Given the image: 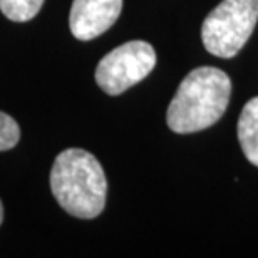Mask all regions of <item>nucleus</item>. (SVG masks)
<instances>
[{
	"label": "nucleus",
	"mask_w": 258,
	"mask_h": 258,
	"mask_svg": "<svg viewBox=\"0 0 258 258\" xmlns=\"http://www.w3.org/2000/svg\"><path fill=\"white\" fill-rule=\"evenodd\" d=\"M2 220H4V206H2V201H0V225H2Z\"/></svg>",
	"instance_id": "nucleus-9"
},
{
	"label": "nucleus",
	"mask_w": 258,
	"mask_h": 258,
	"mask_svg": "<svg viewBox=\"0 0 258 258\" xmlns=\"http://www.w3.org/2000/svg\"><path fill=\"white\" fill-rule=\"evenodd\" d=\"M44 0H0V10L14 22H27L39 14Z\"/></svg>",
	"instance_id": "nucleus-7"
},
{
	"label": "nucleus",
	"mask_w": 258,
	"mask_h": 258,
	"mask_svg": "<svg viewBox=\"0 0 258 258\" xmlns=\"http://www.w3.org/2000/svg\"><path fill=\"white\" fill-rule=\"evenodd\" d=\"M20 139V127L14 117L0 112V151L12 149Z\"/></svg>",
	"instance_id": "nucleus-8"
},
{
	"label": "nucleus",
	"mask_w": 258,
	"mask_h": 258,
	"mask_svg": "<svg viewBox=\"0 0 258 258\" xmlns=\"http://www.w3.org/2000/svg\"><path fill=\"white\" fill-rule=\"evenodd\" d=\"M122 10V0H74L69 27L76 39L91 40L104 34Z\"/></svg>",
	"instance_id": "nucleus-5"
},
{
	"label": "nucleus",
	"mask_w": 258,
	"mask_h": 258,
	"mask_svg": "<svg viewBox=\"0 0 258 258\" xmlns=\"http://www.w3.org/2000/svg\"><path fill=\"white\" fill-rule=\"evenodd\" d=\"M156 66V52L144 40H131L111 50L96 69V82L106 94L117 96L141 82Z\"/></svg>",
	"instance_id": "nucleus-4"
},
{
	"label": "nucleus",
	"mask_w": 258,
	"mask_h": 258,
	"mask_svg": "<svg viewBox=\"0 0 258 258\" xmlns=\"http://www.w3.org/2000/svg\"><path fill=\"white\" fill-rule=\"evenodd\" d=\"M50 189L57 203L76 218H96L106 206L104 169L84 149L71 148L55 158L50 171Z\"/></svg>",
	"instance_id": "nucleus-2"
},
{
	"label": "nucleus",
	"mask_w": 258,
	"mask_h": 258,
	"mask_svg": "<svg viewBox=\"0 0 258 258\" xmlns=\"http://www.w3.org/2000/svg\"><path fill=\"white\" fill-rule=\"evenodd\" d=\"M238 141L245 158L258 166V97L245 104L238 119Z\"/></svg>",
	"instance_id": "nucleus-6"
},
{
	"label": "nucleus",
	"mask_w": 258,
	"mask_h": 258,
	"mask_svg": "<svg viewBox=\"0 0 258 258\" xmlns=\"http://www.w3.org/2000/svg\"><path fill=\"white\" fill-rule=\"evenodd\" d=\"M258 22V0H223L205 19L201 40L210 54L231 59L248 42Z\"/></svg>",
	"instance_id": "nucleus-3"
},
{
	"label": "nucleus",
	"mask_w": 258,
	"mask_h": 258,
	"mask_svg": "<svg viewBox=\"0 0 258 258\" xmlns=\"http://www.w3.org/2000/svg\"><path fill=\"white\" fill-rule=\"evenodd\" d=\"M231 81L216 67H198L179 84L169 102L166 121L178 134L198 133L220 121L228 107Z\"/></svg>",
	"instance_id": "nucleus-1"
}]
</instances>
